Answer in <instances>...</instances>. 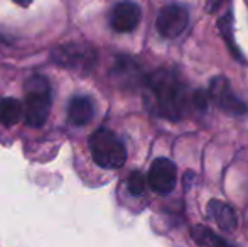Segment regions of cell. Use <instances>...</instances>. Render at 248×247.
I'll return each mask as SVG.
<instances>
[{
    "instance_id": "6da1fadb",
    "label": "cell",
    "mask_w": 248,
    "mask_h": 247,
    "mask_svg": "<svg viewBox=\"0 0 248 247\" xmlns=\"http://www.w3.org/2000/svg\"><path fill=\"white\" fill-rule=\"evenodd\" d=\"M147 88L152 95V105L159 115L170 120H179L186 115L189 105L186 85L174 71L159 69L147 82Z\"/></svg>"
},
{
    "instance_id": "7a4b0ae2",
    "label": "cell",
    "mask_w": 248,
    "mask_h": 247,
    "mask_svg": "<svg viewBox=\"0 0 248 247\" xmlns=\"http://www.w3.org/2000/svg\"><path fill=\"white\" fill-rule=\"evenodd\" d=\"M26 102H24V119L29 127H41L47 120L52 105L51 85L46 76L34 75L26 82Z\"/></svg>"
},
{
    "instance_id": "3957f363",
    "label": "cell",
    "mask_w": 248,
    "mask_h": 247,
    "mask_svg": "<svg viewBox=\"0 0 248 247\" xmlns=\"http://www.w3.org/2000/svg\"><path fill=\"white\" fill-rule=\"evenodd\" d=\"M92 158L100 168L118 169L127 161V149L124 142L108 129H98L90 137Z\"/></svg>"
},
{
    "instance_id": "277c9868",
    "label": "cell",
    "mask_w": 248,
    "mask_h": 247,
    "mask_svg": "<svg viewBox=\"0 0 248 247\" xmlns=\"http://www.w3.org/2000/svg\"><path fill=\"white\" fill-rule=\"evenodd\" d=\"M209 97L223 112L230 114V115H243V114H247V105L235 95L228 80L223 78V76L213 78L211 85H209Z\"/></svg>"
},
{
    "instance_id": "5b68a950",
    "label": "cell",
    "mask_w": 248,
    "mask_h": 247,
    "mask_svg": "<svg viewBox=\"0 0 248 247\" xmlns=\"http://www.w3.org/2000/svg\"><path fill=\"white\" fill-rule=\"evenodd\" d=\"M189 22V14L181 5H167L157 16V31L162 37L172 39L186 31Z\"/></svg>"
},
{
    "instance_id": "8992f818",
    "label": "cell",
    "mask_w": 248,
    "mask_h": 247,
    "mask_svg": "<svg viewBox=\"0 0 248 247\" xmlns=\"http://www.w3.org/2000/svg\"><path fill=\"white\" fill-rule=\"evenodd\" d=\"M177 169L172 161L166 158H159L152 163L149 169V185L155 193L167 195L176 188Z\"/></svg>"
},
{
    "instance_id": "52a82bcc",
    "label": "cell",
    "mask_w": 248,
    "mask_h": 247,
    "mask_svg": "<svg viewBox=\"0 0 248 247\" xmlns=\"http://www.w3.org/2000/svg\"><path fill=\"white\" fill-rule=\"evenodd\" d=\"M52 58H54L56 63H59L62 66H68L69 69H81V68H90L93 65L95 53L88 46L68 44V46H62L58 51H54Z\"/></svg>"
},
{
    "instance_id": "ba28073f",
    "label": "cell",
    "mask_w": 248,
    "mask_h": 247,
    "mask_svg": "<svg viewBox=\"0 0 248 247\" xmlns=\"http://www.w3.org/2000/svg\"><path fill=\"white\" fill-rule=\"evenodd\" d=\"M142 19V10L134 2H120L110 12V26L115 33H132Z\"/></svg>"
},
{
    "instance_id": "9c48e42d",
    "label": "cell",
    "mask_w": 248,
    "mask_h": 247,
    "mask_svg": "<svg viewBox=\"0 0 248 247\" xmlns=\"http://www.w3.org/2000/svg\"><path fill=\"white\" fill-rule=\"evenodd\" d=\"M95 115V105L92 99L86 95H76L69 100L68 105V122L76 127H81L92 122Z\"/></svg>"
},
{
    "instance_id": "30bf717a",
    "label": "cell",
    "mask_w": 248,
    "mask_h": 247,
    "mask_svg": "<svg viewBox=\"0 0 248 247\" xmlns=\"http://www.w3.org/2000/svg\"><path fill=\"white\" fill-rule=\"evenodd\" d=\"M208 214L213 220L218 224L219 229L223 231H235L236 229V214L230 205H226L225 201L211 200L208 205Z\"/></svg>"
},
{
    "instance_id": "8fae6325",
    "label": "cell",
    "mask_w": 248,
    "mask_h": 247,
    "mask_svg": "<svg viewBox=\"0 0 248 247\" xmlns=\"http://www.w3.org/2000/svg\"><path fill=\"white\" fill-rule=\"evenodd\" d=\"M22 103L16 99H0V124L10 127L22 119Z\"/></svg>"
},
{
    "instance_id": "7c38bea8",
    "label": "cell",
    "mask_w": 248,
    "mask_h": 247,
    "mask_svg": "<svg viewBox=\"0 0 248 247\" xmlns=\"http://www.w3.org/2000/svg\"><path fill=\"white\" fill-rule=\"evenodd\" d=\"M191 237L202 247H221L225 244L223 239H219L215 232L209 231L204 225H194V227L191 229Z\"/></svg>"
},
{
    "instance_id": "4fadbf2b",
    "label": "cell",
    "mask_w": 248,
    "mask_h": 247,
    "mask_svg": "<svg viewBox=\"0 0 248 247\" xmlns=\"http://www.w3.org/2000/svg\"><path fill=\"white\" fill-rule=\"evenodd\" d=\"M127 188L134 197L142 195L145 190V176L140 171H134L127 180Z\"/></svg>"
},
{
    "instance_id": "5bb4252c",
    "label": "cell",
    "mask_w": 248,
    "mask_h": 247,
    "mask_svg": "<svg viewBox=\"0 0 248 247\" xmlns=\"http://www.w3.org/2000/svg\"><path fill=\"white\" fill-rule=\"evenodd\" d=\"M191 103L199 110H206V107H208V93L202 92V90H196L193 99H191Z\"/></svg>"
},
{
    "instance_id": "9a60e30c",
    "label": "cell",
    "mask_w": 248,
    "mask_h": 247,
    "mask_svg": "<svg viewBox=\"0 0 248 247\" xmlns=\"http://www.w3.org/2000/svg\"><path fill=\"white\" fill-rule=\"evenodd\" d=\"M221 247H232V246H228V244H226V242H225V244H223Z\"/></svg>"
}]
</instances>
